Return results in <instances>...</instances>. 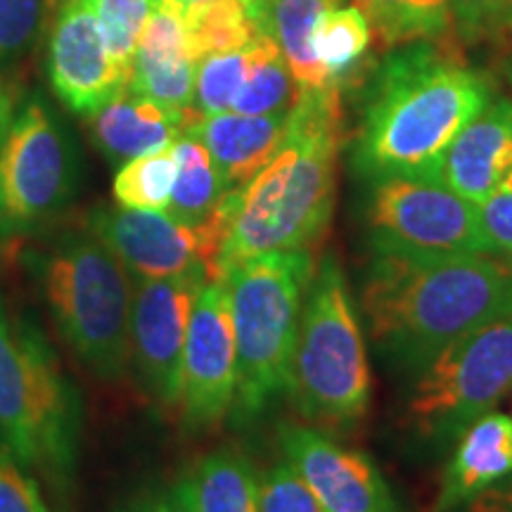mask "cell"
I'll use <instances>...</instances> for the list:
<instances>
[{
	"label": "cell",
	"instance_id": "cell-32",
	"mask_svg": "<svg viewBox=\"0 0 512 512\" xmlns=\"http://www.w3.org/2000/svg\"><path fill=\"white\" fill-rule=\"evenodd\" d=\"M259 508L261 512H325L309 484L287 460L273 465L259 479Z\"/></svg>",
	"mask_w": 512,
	"mask_h": 512
},
{
	"label": "cell",
	"instance_id": "cell-36",
	"mask_svg": "<svg viewBox=\"0 0 512 512\" xmlns=\"http://www.w3.org/2000/svg\"><path fill=\"white\" fill-rule=\"evenodd\" d=\"M460 512H512V475L467 501Z\"/></svg>",
	"mask_w": 512,
	"mask_h": 512
},
{
	"label": "cell",
	"instance_id": "cell-22",
	"mask_svg": "<svg viewBox=\"0 0 512 512\" xmlns=\"http://www.w3.org/2000/svg\"><path fill=\"white\" fill-rule=\"evenodd\" d=\"M178 486L192 512H261L259 477L249 460L233 451L204 456Z\"/></svg>",
	"mask_w": 512,
	"mask_h": 512
},
{
	"label": "cell",
	"instance_id": "cell-2",
	"mask_svg": "<svg viewBox=\"0 0 512 512\" xmlns=\"http://www.w3.org/2000/svg\"><path fill=\"white\" fill-rule=\"evenodd\" d=\"M339 145V86L299 91L278 152L252 181L230 190V221L214 280L254 256L306 249L320 238L335 204Z\"/></svg>",
	"mask_w": 512,
	"mask_h": 512
},
{
	"label": "cell",
	"instance_id": "cell-35",
	"mask_svg": "<svg viewBox=\"0 0 512 512\" xmlns=\"http://www.w3.org/2000/svg\"><path fill=\"white\" fill-rule=\"evenodd\" d=\"M477 209L491 252L512 256V171L484 202L477 204Z\"/></svg>",
	"mask_w": 512,
	"mask_h": 512
},
{
	"label": "cell",
	"instance_id": "cell-5",
	"mask_svg": "<svg viewBox=\"0 0 512 512\" xmlns=\"http://www.w3.org/2000/svg\"><path fill=\"white\" fill-rule=\"evenodd\" d=\"M81 406L41 330L0 302V439L31 470L67 484L79 456Z\"/></svg>",
	"mask_w": 512,
	"mask_h": 512
},
{
	"label": "cell",
	"instance_id": "cell-14",
	"mask_svg": "<svg viewBox=\"0 0 512 512\" xmlns=\"http://www.w3.org/2000/svg\"><path fill=\"white\" fill-rule=\"evenodd\" d=\"M48 76L64 105L91 117L128 88L86 0H62L48 46Z\"/></svg>",
	"mask_w": 512,
	"mask_h": 512
},
{
	"label": "cell",
	"instance_id": "cell-23",
	"mask_svg": "<svg viewBox=\"0 0 512 512\" xmlns=\"http://www.w3.org/2000/svg\"><path fill=\"white\" fill-rule=\"evenodd\" d=\"M174 155L178 174L171 192L169 214L185 226H202L211 211L219 207L228 190H233L221 176L219 166L214 164L209 150L200 140L181 136L174 143Z\"/></svg>",
	"mask_w": 512,
	"mask_h": 512
},
{
	"label": "cell",
	"instance_id": "cell-33",
	"mask_svg": "<svg viewBox=\"0 0 512 512\" xmlns=\"http://www.w3.org/2000/svg\"><path fill=\"white\" fill-rule=\"evenodd\" d=\"M46 0H0V62L22 57L41 31Z\"/></svg>",
	"mask_w": 512,
	"mask_h": 512
},
{
	"label": "cell",
	"instance_id": "cell-40",
	"mask_svg": "<svg viewBox=\"0 0 512 512\" xmlns=\"http://www.w3.org/2000/svg\"><path fill=\"white\" fill-rule=\"evenodd\" d=\"M242 3H245V5H249V3H254V0H242Z\"/></svg>",
	"mask_w": 512,
	"mask_h": 512
},
{
	"label": "cell",
	"instance_id": "cell-26",
	"mask_svg": "<svg viewBox=\"0 0 512 512\" xmlns=\"http://www.w3.org/2000/svg\"><path fill=\"white\" fill-rule=\"evenodd\" d=\"M183 15L197 60L245 48L259 34L242 0H211L183 8Z\"/></svg>",
	"mask_w": 512,
	"mask_h": 512
},
{
	"label": "cell",
	"instance_id": "cell-25",
	"mask_svg": "<svg viewBox=\"0 0 512 512\" xmlns=\"http://www.w3.org/2000/svg\"><path fill=\"white\" fill-rule=\"evenodd\" d=\"M252 50V67L230 112L254 114V117L290 112L299 88L280 48L266 34H256Z\"/></svg>",
	"mask_w": 512,
	"mask_h": 512
},
{
	"label": "cell",
	"instance_id": "cell-1",
	"mask_svg": "<svg viewBox=\"0 0 512 512\" xmlns=\"http://www.w3.org/2000/svg\"><path fill=\"white\" fill-rule=\"evenodd\" d=\"M361 302L377 351L420 375L448 344L512 316V268L486 254H375Z\"/></svg>",
	"mask_w": 512,
	"mask_h": 512
},
{
	"label": "cell",
	"instance_id": "cell-30",
	"mask_svg": "<svg viewBox=\"0 0 512 512\" xmlns=\"http://www.w3.org/2000/svg\"><path fill=\"white\" fill-rule=\"evenodd\" d=\"M86 3L98 19L112 57L131 81L133 57L155 8V0H86Z\"/></svg>",
	"mask_w": 512,
	"mask_h": 512
},
{
	"label": "cell",
	"instance_id": "cell-27",
	"mask_svg": "<svg viewBox=\"0 0 512 512\" xmlns=\"http://www.w3.org/2000/svg\"><path fill=\"white\" fill-rule=\"evenodd\" d=\"M178 174L174 147L124 162L114 176V200L119 207L138 211H166Z\"/></svg>",
	"mask_w": 512,
	"mask_h": 512
},
{
	"label": "cell",
	"instance_id": "cell-39",
	"mask_svg": "<svg viewBox=\"0 0 512 512\" xmlns=\"http://www.w3.org/2000/svg\"><path fill=\"white\" fill-rule=\"evenodd\" d=\"M171 3H178V5H181V8H192V5L211 3V0H171Z\"/></svg>",
	"mask_w": 512,
	"mask_h": 512
},
{
	"label": "cell",
	"instance_id": "cell-28",
	"mask_svg": "<svg viewBox=\"0 0 512 512\" xmlns=\"http://www.w3.org/2000/svg\"><path fill=\"white\" fill-rule=\"evenodd\" d=\"M373 38L370 22L356 5L351 8H332L320 17L313 34V53L323 64L330 79L339 83L354 64L366 55Z\"/></svg>",
	"mask_w": 512,
	"mask_h": 512
},
{
	"label": "cell",
	"instance_id": "cell-6",
	"mask_svg": "<svg viewBox=\"0 0 512 512\" xmlns=\"http://www.w3.org/2000/svg\"><path fill=\"white\" fill-rule=\"evenodd\" d=\"M38 278L64 342L105 380L124 375L131 344V278L93 233H74L38 256Z\"/></svg>",
	"mask_w": 512,
	"mask_h": 512
},
{
	"label": "cell",
	"instance_id": "cell-4",
	"mask_svg": "<svg viewBox=\"0 0 512 512\" xmlns=\"http://www.w3.org/2000/svg\"><path fill=\"white\" fill-rule=\"evenodd\" d=\"M313 271V256L306 249H292L242 261L223 278L238 354L233 408L240 422L264 413L268 403L290 387L292 358Z\"/></svg>",
	"mask_w": 512,
	"mask_h": 512
},
{
	"label": "cell",
	"instance_id": "cell-17",
	"mask_svg": "<svg viewBox=\"0 0 512 512\" xmlns=\"http://www.w3.org/2000/svg\"><path fill=\"white\" fill-rule=\"evenodd\" d=\"M510 171L512 102L496 100L451 140L427 181H437L479 204Z\"/></svg>",
	"mask_w": 512,
	"mask_h": 512
},
{
	"label": "cell",
	"instance_id": "cell-19",
	"mask_svg": "<svg viewBox=\"0 0 512 512\" xmlns=\"http://www.w3.org/2000/svg\"><path fill=\"white\" fill-rule=\"evenodd\" d=\"M512 475V418L486 413L472 422L460 437L456 453L448 460L437 512L463 508L467 501L501 484Z\"/></svg>",
	"mask_w": 512,
	"mask_h": 512
},
{
	"label": "cell",
	"instance_id": "cell-41",
	"mask_svg": "<svg viewBox=\"0 0 512 512\" xmlns=\"http://www.w3.org/2000/svg\"><path fill=\"white\" fill-rule=\"evenodd\" d=\"M510 74H512V72H510ZM510 79H512V76H510Z\"/></svg>",
	"mask_w": 512,
	"mask_h": 512
},
{
	"label": "cell",
	"instance_id": "cell-34",
	"mask_svg": "<svg viewBox=\"0 0 512 512\" xmlns=\"http://www.w3.org/2000/svg\"><path fill=\"white\" fill-rule=\"evenodd\" d=\"M0 512H48L31 467L0 439Z\"/></svg>",
	"mask_w": 512,
	"mask_h": 512
},
{
	"label": "cell",
	"instance_id": "cell-15",
	"mask_svg": "<svg viewBox=\"0 0 512 512\" xmlns=\"http://www.w3.org/2000/svg\"><path fill=\"white\" fill-rule=\"evenodd\" d=\"M285 460L309 484L325 512H399L373 460L304 425L278 430Z\"/></svg>",
	"mask_w": 512,
	"mask_h": 512
},
{
	"label": "cell",
	"instance_id": "cell-37",
	"mask_svg": "<svg viewBox=\"0 0 512 512\" xmlns=\"http://www.w3.org/2000/svg\"><path fill=\"white\" fill-rule=\"evenodd\" d=\"M133 512H192L190 503L185 501L181 486H174V489L162 491V494L147 496L145 501L138 503V508Z\"/></svg>",
	"mask_w": 512,
	"mask_h": 512
},
{
	"label": "cell",
	"instance_id": "cell-9",
	"mask_svg": "<svg viewBox=\"0 0 512 512\" xmlns=\"http://www.w3.org/2000/svg\"><path fill=\"white\" fill-rule=\"evenodd\" d=\"M76 155L67 131L31 98L0 143V235L31 230L74 197Z\"/></svg>",
	"mask_w": 512,
	"mask_h": 512
},
{
	"label": "cell",
	"instance_id": "cell-38",
	"mask_svg": "<svg viewBox=\"0 0 512 512\" xmlns=\"http://www.w3.org/2000/svg\"><path fill=\"white\" fill-rule=\"evenodd\" d=\"M12 107H10V98L5 95L3 86H0V143H3L5 136H8L10 126H12Z\"/></svg>",
	"mask_w": 512,
	"mask_h": 512
},
{
	"label": "cell",
	"instance_id": "cell-8",
	"mask_svg": "<svg viewBox=\"0 0 512 512\" xmlns=\"http://www.w3.org/2000/svg\"><path fill=\"white\" fill-rule=\"evenodd\" d=\"M510 387L512 316L467 332L422 370L408 399V422L427 439H453Z\"/></svg>",
	"mask_w": 512,
	"mask_h": 512
},
{
	"label": "cell",
	"instance_id": "cell-24",
	"mask_svg": "<svg viewBox=\"0 0 512 512\" xmlns=\"http://www.w3.org/2000/svg\"><path fill=\"white\" fill-rule=\"evenodd\" d=\"M382 46H408L444 36L451 27L448 0H354Z\"/></svg>",
	"mask_w": 512,
	"mask_h": 512
},
{
	"label": "cell",
	"instance_id": "cell-7",
	"mask_svg": "<svg viewBox=\"0 0 512 512\" xmlns=\"http://www.w3.org/2000/svg\"><path fill=\"white\" fill-rule=\"evenodd\" d=\"M287 392L304 418L349 425L370 406V366L347 278L332 256L306 290Z\"/></svg>",
	"mask_w": 512,
	"mask_h": 512
},
{
	"label": "cell",
	"instance_id": "cell-29",
	"mask_svg": "<svg viewBox=\"0 0 512 512\" xmlns=\"http://www.w3.org/2000/svg\"><path fill=\"white\" fill-rule=\"evenodd\" d=\"M254 43V41H252ZM252 43L240 50L214 53L197 62L195 110L200 114L230 112L252 67Z\"/></svg>",
	"mask_w": 512,
	"mask_h": 512
},
{
	"label": "cell",
	"instance_id": "cell-3",
	"mask_svg": "<svg viewBox=\"0 0 512 512\" xmlns=\"http://www.w3.org/2000/svg\"><path fill=\"white\" fill-rule=\"evenodd\" d=\"M491 102L489 83L432 41L401 46L377 69L363 124L356 169L370 181L430 178L463 128Z\"/></svg>",
	"mask_w": 512,
	"mask_h": 512
},
{
	"label": "cell",
	"instance_id": "cell-18",
	"mask_svg": "<svg viewBox=\"0 0 512 512\" xmlns=\"http://www.w3.org/2000/svg\"><path fill=\"white\" fill-rule=\"evenodd\" d=\"M287 114H200L195 110L183 136L207 147L230 188H240L271 162L285 138Z\"/></svg>",
	"mask_w": 512,
	"mask_h": 512
},
{
	"label": "cell",
	"instance_id": "cell-20",
	"mask_svg": "<svg viewBox=\"0 0 512 512\" xmlns=\"http://www.w3.org/2000/svg\"><path fill=\"white\" fill-rule=\"evenodd\" d=\"M192 112L195 107L185 114L171 112L126 88L91 114V133L95 145L107 159L128 162L133 157L174 147L176 140L183 136Z\"/></svg>",
	"mask_w": 512,
	"mask_h": 512
},
{
	"label": "cell",
	"instance_id": "cell-10",
	"mask_svg": "<svg viewBox=\"0 0 512 512\" xmlns=\"http://www.w3.org/2000/svg\"><path fill=\"white\" fill-rule=\"evenodd\" d=\"M373 254H489L479 209L437 181H375L368 202Z\"/></svg>",
	"mask_w": 512,
	"mask_h": 512
},
{
	"label": "cell",
	"instance_id": "cell-31",
	"mask_svg": "<svg viewBox=\"0 0 512 512\" xmlns=\"http://www.w3.org/2000/svg\"><path fill=\"white\" fill-rule=\"evenodd\" d=\"M451 19L465 43H503L512 38V0H448Z\"/></svg>",
	"mask_w": 512,
	"mask_h": 512
},
{
	"label": "cell",
	"instance_id": "cell-16",
	"mask_svg": "<svg viewBox=\"0 0 512 512\" xmlns=\"http://www.w3.org/2000/svg\"><path fill=\"white\" fill-rule=\"evenodd\" d=\"M197 62L181 5L155 0L133 57L128 91L185 114L195 107Z\"/></svg>",
	"mask_w": 512,
	"mask_h": 512
},
{
	"label": "cell",
	"instance_id": "cell-13",
	"mask_svg": "<svg viewBox=\"0 0 512 512\" xmlns=\"http://www.w3.org/2000/svg\"><path fill=\"white\" fill-rule=\"evenodd\" d=\"M88 233L117 256L133 280L207 275L200 228L185 226L169 211L95 207L88 214Z\"/></svg>",
	"mask_w": 512,
	"mask_h": 512
},
{
	"label": "cell",
	"instance_id": "cell-11",
	"mask_svg": "<svg viewBox=\"0 0 512 512\" xmlns=\"http://www.w3.org/2000/svg\"><path fill=\"white\" fill-rule=\"evenodd\" d=\"M204 273L181 278L136 280L131 297L128 344L143 387L166 408L181 403L183 351L197 290Z\"/></svg>",
	"mask_w": 512,
	"mask_h": 512
},
{
	"label": "cell",
	"instance_id": "cell-12",
	"mask_svg": "<svg viewBox=\"0 0 512 512\" xmlns=\"http://www.w3.org/2000/svg\"><path fill=\"white\" fill-rule=\"evenodd\" d=\"M238 354L223 280H207L192 304L183 351L181 411L190 430H204L223 420L235 401Z\"/></svg>",
	"mask_w": 512,
	"mask_h": 512
},
{
	"label": "cell",
	"instance_id": "cell-21",
	"mask_svg": "<svg viewBox=\"0 0 512 512\" xmlns=\"http://www.w3.org/2000/svg\"><path fill=\"white\" fill-rule=\"evenodd\" d=\"M339 0H254L247 5L259 34H266L283 53L299 91L339 86L313 53V34L320 17Z\"/></svg>",
	"mask_w": 512,
	"mask_h": 512
}]
</instances>
